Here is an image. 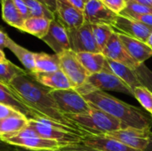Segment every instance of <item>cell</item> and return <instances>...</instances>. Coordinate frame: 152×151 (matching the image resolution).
I'll use <instances>...</instances> for the list:
<instances>
[{
	"label": "cell",
	"mask_w": 152,
	"mask_h": 151,
	"mask_svg": "<svg viewBox=\"0 0 152 151\" xmlns=\"http://www.w3.org/2000/svg\"><path fill=\"white\" fill-rule=\"evenodd\" d=\"M4 142L13 147L32 151L56 150L64 147L62 144L56 141L40 137L36 131L28 125L17 135L6 140Z\"/></svg>",
	"instance_id": "obj_6"
},
{
	"label": "cell",
	"mask_w": 152,
	"mask_h": 151,
	"mask_svg": "<svg viewBox=\"0 0 152 151\" xmlns=\"http://www.w3.org/2000/svg\"><path fill=\"white\" fill-rule=\"evenodd\" d=\"M42 40L57 55L70 50L67 29L56 18L51 20L49 29Z\"/></svg>",
	"instance_id": "obj_14"
},
{
	"label": "cell",
	"mask_w": 152,
	"mask_h": 151,
	"mask_svg": "<svg viewBox=\"0 0 152 151\" xmlns=\"http://www.w3.org/2000/svg\"><path fill=\"white\" fill-rule=\"evenodd\" d=\"M134 2H137L141 4H143V5H146L148 7H151L152 8V0H133Z\"/></svg>",
	"instance_id": "obj_42"
},
{
	"label": "cell",
	"mask_w": 152,
	"mask_h": 151,
	"mask_svg": "<svg viewBox=\"0 0 152 151\" xmlns=\"http://www.w3.org/2000/svg\"><path fill=\"white\" fill-rule=\"evenodd\" d=\"M3 20L10 26L22 30L25 19L18 11L13 0H1Z\"/></svg>",
	"instance_id": "obj_24"
},
{
	"label": "cell",
	"mask_w": 152,
	"mask_h": 151,
	"mask_svg": "<svg viewBox=\"0 0 152 151\" xmlns=\"http://www.w3.org/2000/svg\"><path fill=\"white\" fill-rule=\"evenodd\" d=\"M107 70L116 75L133 91L136 87L142 86L134 72V69L126 65L107 59Z\"/></svg>",
	"instance_id": "obj_22"
},
{
	"label": "cell",
	"mask_w": 152,
	"mask_h": 151,
	"mask_svg": "<svg viewBox=\"0 0 152 151\" xmlns=\"http://www.w3.org/2000/svg\"><path fill=\"white\" fill-rule=\"evenodd\" d=\"M80 143L86 147L101 151H141L132 149L105 134L86 135L83 137Z\"/></svg>",
	"instance_id": "obj_17"
},
{
	"label": "cell",
	"mask_w": 152,
	"mask_h": 151,
	"mask_svg": "<svg viewBox=\"0 0 152 151\" xmlns=\"http://www.w3.org/2000/svg\"><path fill=\"white\" fill-rule=\"evenodd\" d=\"M28 124V119L21 114L0 119V141L4 142L17 135L27 127Z\"/></svg>",
	"instance_id": "obj_19"
},
{
	"label": "cell",
	"mask_w": 152,
	"mask_h": 151,
	"mask_svg": "<svg viewBox=\"0 0 152 151\" xmlns=\"http://www.w3.org/2000/svg\"><path fill=\"white\" fill-rule=\"evenodd\" d=\"M20 113L14 110L11 107H8V106H6L4 104L0 103V119L9 117H12V116H17V115H20Z\"/></svg>",
	"instance_id": "obj_35"
},
{
	"label": "cell",
	"mask_w": 152,
	"mask_h": 151,
	"mask_svg": "<svg viewBox=\"0 0 152 151\" xmlns=\"http://www.w3.org/2000/svg\"><path fill=\"white\" fill-rule=\"evenodd\" d=\"M6 48H8L25 67L26 70L32 73L35 69V53L28 51L21 45L15 43L10 37L6 43Z\"/></svg>",
	"instance_id": "obj_25"
},
{
	"label": "cell",
	"mask_w": 152,
	"mask_h": 151,
	"mask_svg": "<svg viewBox=\"0 0 152 151\" xmlns=\"http://www.w3.org/2000/svg\"><path fill=\"white\" fill-rule=\"evenodd\" d=\"M26 6L28 9L30 17H45L49 20H53L55 18L54 13L48 10L44 4H42L37 0H23Z\"/></svg>",
	"instance_id": "obj_29"
},
{
	"label": "cell",
	"mask_w": 152,
	"mask_h": 151,
	"mask_svg": "<svg viewBox=\"0 0 152 151\" xmlns=\"http://www.w3.org/2000/svg\"><path fill=\"white\" fill-rule=\"evenodd\" d=\"M60 69V61L57 54L35 53V69L32 74L53 73Z\"/></svg>",
	"instance_id": "obj_23"
},
{
	"label": "cell",
	"mask_w": 152,
	"mask_h": 151,
	"mask_svg": "<svg viewBox=\"0 0 152 151\" xmlns=\"http://www.w3.org/2000/svg\"><path fill=\"white\" fill-rule=\"evenodd\" d=\"M10 85L23 99V101L42 117L66 125L83 136L87 135L73 121L64 115L53 98L52 89L39 83L34 75L28 71L14 77Z\"/></svg>",
	"instance_id": "obj_1"
},
{
	"label": "cell",
	"mask_w": 152,
	"mask_h": 151,
	"mask_svg": "<svg viewBox=\"0 0 152 151\" xmlns=\"http://www.w3.org/2000/svg\"><path fill=\"white\" fill-rule=\"evenodd\" d=\"M134 97L137 99L140 104L151 113L152 116V93L143 86H138L134 89Z\"/></svg>",
	"instance_id": "obj_30"
},
{
	"label": "cell",
	"mask_w": 152,
	"mask_h": 151,
	"mask_svg": "<svg viewBox=\"0 0 152 151\" xmlns=\"http://www.w3.org/2000/svg\"><path fill=\"white\" fill-rule=\"evenodd\" d=\"M92 29L95 43L102 53L114 30L111 26L105 24H92Z\"/></svg>",
	"instance_id": "obj_27"
},
{
	"label": "cell",
	"mask_w": 152,
	"mask_h": 151,
	"mask_svg": "<svg viewBox=\"0 0 152 151\" xmlns=\"http://www.w3.org/2000/svg\"><path fill=\"white\" fill-rule=\"evenodd\" d=\"M89 113L85 115L67 116L87 135L107 134L122 128L121 123L111 115L92 106Z\"/></svg>",
	"instance_id": "obj_3"
},
{
	"label": "cell",
	"mask_w": 152,
	"mask_h": 151,
	"mask_svg": "<svg viewBox=\"0 0 152 151\" xmlns=\"http://www.w3.org/2000/svg\"><path fill=\"white\" fill-rule=\"evenodd\" d=\"M0 103L11 107L14 110L26 117L28 120L42 117L40 114L31 109L23 101V99L12 88L10 85H7L0 83Z\"/></svg>",
	"instance_id": "obj_13"
},
{
	"label": "cell",
	"mask_w": 152,
	"mask_h": 151,
	"mask_svg": "<svg viewBox=\"0 0 152 151\" xmlns=\"http://www.w3.org/2000/svg\"><path fill=\"white\" fill-rule=\"evenodd\" d=\"M0 2H1V0H0Z\"/></svg>",
	"instance_id": "obj_50"
},
{
	"label": "cell",
	"mask_w": 152,
	"mask_h": 151,
	"mask_svg": "<svg viewBox=\"0 0 152 151\" xmlns=\"http://www.w3.org/2000/svg\"><path fill=\"white\" fill-rule=\"evenodd\" d=\"M146 44L152 49V33L150 35V36L148 37V39L146 41Z\"/></svg>",
	"instance_id": "obj_46"
},
{
	"label": "cell",
	"mask_w": 152,
	"mask_h": 151,
	"mask_svg": "<svg viewBox=\"0 0 152 151\" xmlns=\"http://www.w3.org/2000/svg\"><path fill=\"white\" fill-rule=\"evenodd\" d=\"M112 28L116 32L122 33L126 36H131L145 43L152 33V27L147 26L136 20L119 14L115 20Z\"/></svg>",
	"instance_id": "obj_12"
},
{
	"label": "cell",
	"mask_w": 152,
	"mask_h": 151,
	"mask_svg": "<svg viewBox=\"0 0 152 151\" xmlns=\"http://www.w3.org/2000/svg\"><path fill=\"white\" fill-rule=\"evenodd\" d=\"M144 151H152V132L150 133V141H149V144L146 148V150Z\"/></svg>",
	"instance_id": "obj_43"
},
{
	"label": "cell",
	"mask_w": 152,
	"mask_h": 151,
	"mask_svg": "<svg viewBox=\"0 0 152 151\" xmlns=\"http://www.w3.org/2000/svg\"><path fill=\"white\" fill-rule=\"evenodd\" d=\"M42 4H44L48 10L55 13L56 12V0H37Z\"/></svg>",
	"instance_id": "obj_38"
},
{
	"label": "cell",
	"mask_w": 152,
	"mask_h": 151,
	"mask_svg": "<svg viewBox=\"0 0 152 151\" xmlns=\"http://www.w3.org/2000/svg\"><path fill=\"white\" fill-rule=\"evenodd\" d=\"M44 151H61V150H44Z\"/></svg>",
	"instance_id": "obj_47"
},
{
	"label": "cell",
	"mask_w": 152,
	"mask_h": 151,
	"mask_svg": "<svg viewBox=\"0 0 152 151\" xmlns=\"http://www.w3.org/2000/svg\"><path fill=\"white\" fill-rule=\"evenodd\" d=\"M151 117H152V116H151Z\"/></svg>",
	"instance_id": "obj_51"
},
{
	"label": "cell",
	"mask_w": 152,
	"mask_h": 151,
	"mask_svg": "<svg viewBox=\"0 0 152 151\" xmlns=\"http://www.w3.org/2000/svg\"><path fill=\"white\" fill-rule=\"evenodd\" d=\"M125 1H126V3H127V2H129V1H130V0H125Z\"/></svg>",
	"instance_id": "obj_48"
},
{
	"label": "cell",
	"mask_w": 152,
	"mask_h": 151,
	"mask_svg": "<svg viewBox=\"0 0 152 151\" xmlns=\"http://www.w3.org/2000/svg\"><path fill=\"white\" fill-rule=\"evenodd\" d=\"M151 132V130L125 128L109 133L105 135H108L132 149L144 151L149 144Z\"/></svg>",
	"instance_id": "obj_10"
},
{
	"label": "cell",
	"mask_w": 152,
	"mask_h": 151,
	"mask_svg": "<svg viewBox=\"0 0 152 151\" xmlns=\"http://www.w3.org/2000/svg\"><path fill=\"white\" fill-rule=\"evenodd\" d=\"M59 56L60 69L67 76L75 89L84 85L89 77L88 72L79 62L77 54L71 50L65 51Z\"/></svg>",
	"instance_id": "obj_8"
},
{
	"label": "cell",
	"mask_w": 152,
	"mask_h": 151,
	"mask_svg": "<svg viewBox=\"0 0 152 151\" xmlns=\"http://www.w3.org/2000/svg\"><path fill=\"white\" fill-rule=\"evenodd\" d=\"M125 17L136 20L147 26L152 27V14H127Z\"/></svg>",
	"instance_id": "obj_34"
},
{
	"label": "cell",
	"mask_w": 152,
	"mask_h": 151,
	"mask_svg": "<svg viewBox=\"0 0 152 151\" xmlns=\"http://www.w3.org/2000/svg\"><path fill=\"white\" fill-rule=\"evenodd\" d=\"M8 38H9V36L0 28V49L5 48Z\"/></svg>",
	"instance_id": "obj_40"
},
{
	"label": "cell",
	"mask_w": 152,
	"mask_h": 151,
	"mask_svg": "<svg viewBox=\"0 0 152 151\" xmlns=\"http://www.w3.org/2000/svg\"><path fill=\"white\" fill-rule=\"evenodd\" d=\"M127 14H152V8L130 0L126 3L125 9L119 13L122 16Z\"/></svg>",
	"instance_id": "obj_32"
},
{
	"label": "cell",
	"mask_w": 152,
	"mask_h": 151,
	"mask_svg": "<svg viewBox=\"0 0 152 151\" xmlns=\"http://www.w3.org/2000/svg\"><path fill=\"white\" fill-rule=\"evenodd\" d=\"M54 16L66 29L77 28L85 23L83 12L73 6L68 0H56Z\"/></svg>",
	"instance_id": "obj_15"
},
{
	"label": "cell",
	"mask_w": 152,
	"mask_h": 151,
	"mask_svg": "<svg viewBox=\"0 0 152 151\" xmlns=\"http://www.w3.org/2000/svg\"><path fill=\"white\" fill-rule=\"evenodd\" d=\"M70 50L78 53H101L94 37L92 24L85 23L77 28L67 29Z\"/></svg>",
	"instance_id": "obj_7"
},
{
	"label": "cell",
	"mask_w": 152,
	"mask_h": 151,
	"mask_svg": "<svg viewBox=\"0 0 152 151\" xmlns=\"http://www.w3.org/2000/svg\"><path fill=\"white\" fill-rule=\"evenodd\" d=\"M102 3L112 12L119 14L126 7V2L125 0H102Z\"/></svg>",
	"instance_id": "obj_33"
},
{
	"label": "cell",
	"mask_w": 152,
	"mask_h": 151,
	"mask_svg": "<svg viewBox=\"0 0 152 151\" xmlns=\"http://www.w3.org/2000/svg\"><path fill=\"white\" fill-rule=\"evenodd\" d=\"M0 83H2V82H1V81H0Z\"/></svg>",
	"instance_id": "obj_49"
},
{
	"label": "cell",
	"mask_w": 152,
	"mask_h": 151,
	"mask_svg": "<svg viewBox=\"0 0 152 151\" xmlns=\"http://www.w3.org/2000/svg\"><path fill=\"white\" fill-rule=\"evenodd\" d=\"M68 2L70 3L76 8H77L78 10L83 12L84 8H85V5H86V0H68Z\"/></svg>",
	"instance_id": "obj_39"
},
{
	"label": "cell",
	"mask_w": 152,
	"mask_h": 151,
	"mask_svg": "<svg viewBox=\"0 0 152 151\" xmlns=\"http://www.w3.org/2000/svg\"><path fill=\"white\" fill-rule=\"evenodd\" d=\"M51 20L45 17H28L24 20L21 31L42 39L47 33L50 27Z\"/></svg>",
	"instance_id": "obj_26"
},
{
	"label": "cell",
	"mask_w": 152,
	"mask_h": 151,
	"mask_svg": "<svg viewBox=\"0 0 152 151\" xmlns=\"http://www.w3.org/2000/svg\"><path fill=\"white\" fill-rule=\"evenodd\" d=\"M76 90L89 104L117 118L121 123V129L151 130L152 120L139 108L124 102L104 91L91 89L86 85Z\"/></svg>",
	"instance_id": "obj_2"
},
{
	"label": "cell",
	"mask_w": 152,
	"mask_h": 151,
	"mask_svg": "<svg viewBox=\"0 0 152 151\" xmlns=\"http://www.w3.org/2000/svg\"><path fill=\"white\" fill-rule=\"evenodd\" d=\"M91 89L101 91H114L134 96V92L121 79L109 70L89 75L86 84Z\"/></svg>",
	"instance_id": "obj_9"
},
{
	"label": "cell",
	"mask_w": 152,
	"mask_h": 151,
	"mask_svg": "<svg viewBox=\"0 0 152 151\" xmlns=\"http://www.w3.org/2000/svg\"><path fill=\"white\" fill-rule=\"evenodd\" d=\"M102 53L106 57V59L121 63L133 69L139 66V64L129 55L115 31L110 37Z\"/></svg>",
	"instance_id": "obj_16"
},
{
	"label": "cell",
	"mask_w": 152,
	"mask_h": 151,
	"mask_svg": "<svg viewBox=\"0 0 152 151\" xmlns=\"http://www.w3.org/2000/svg\"><path fill=\"white\" fill-rule=\"evenodd\" d=\"M26 71L27 70L20 69L8 60L4 62H0V81L9 85L14 77L24 74Z\"/></svg>",
	"instance_id": "obj_28"
},
{
	"label": "cell",
	"mask_w": 152,
	"mask_h": 151,
	"mask_svg": "<svg viewBox=\"0 0 152 151\" xmlns=\"http://www.w3.org/2000/svg\"><path fill=\"white\" fill-rule=\"evenodd\" d=\"M7 61V59H6V57H5L4 53L3 52L2 49H0V62H4V61Z\"/></svg>",
	"instance_id": "obj_44"
},
{
	"label": "cell",
	"mask_w": 152,
	"mask_h": 151,
	"mask_svg": "<svg viewBox=\"0 0 152 151\" xmlns=\"http://www.w3.org/2000/svg\"><path fill=\"white\" fill-rule=\"evenodd\" d=\"M18 11L20 12V13L22 15V17L26 20L27 18L30 17L29 16V12H28V7L26 6L25 3L23 0H13Z\"/></svg>",
	"instance_id": "obj_37"
},
{
	"label": "cell",
	"mask_w": 152,
	"mask_h": 151,
	"mask_svg": "<svg viewBox=\"0 0 152 151\" xmlns=\"http://www.w3.org/2000/svg\"><path fill=\"white\" fill-rule=\"evenodd\" d=\"M28 126L36 131L40 137L56 141L64 147L80 143L84 137L75 130L45 117L28 120Z\"/></svg>",
	"instance_id": "obj_4"
},
{
	"label": "cell",
	"mask_w": 152,
	"mask_h": 151,
	"mask_svg": "<svg viewBox=\"0 0 152 151\" xmlns=\"http://www.w3.org/2000/svg\"><path fill=\"white\" fill-rule=\"evenodd\" d=\"M83 13L85 21L90 24H105L111 27L118 15L109 9L102 0H86Z\"/></svg>",
	"instance_id": "obj_11"
},
{
	"label": "cell",
	"mask_w": 152,
	"mask_h": 151,
	"mask_svg": "<svg viewBox=\"0 0 152 151\" xmlns=\"http://www.w3.org/2000/svg\"><path fill=\"white\" fill-rule=\"evenodd\" d=\"M116 33L118 34L121 43L125 46L129 55L139 65L144 63L148 59L152 57V49L145 42L126 36L119 32Z\"/></svg>",
	"instance_id": "obj_18"
},
{
	"label": "cell",
	"mask_w": 152,
	"mask_h": 151,
	"mask_svg": "<svg viewBox=\"0 0 152 151\" xmlns=\"http://www.w3.org/2000/svg\"><path fill=\"white\" fill-rule=\"evenodd\" d=\"M33 75L39 83L52 90H65L74 88L69 79L61 69L53 73H37Z\"/></svg>",
	"instance_id": "obj_21"
},
{
	"label": "cell",
	"mask_w": 152,
	"mask_h": 151,
	"mask_svg": "<svg viewBox=\"0 0 152 151\" xmlns=\"http://www.w3.org/2000/svg\"><path fill=\"white\" fill-rule=\"evenodd\" d=\"M13 148H14L13 146L9 145L6 142H4L0 141V151L7 150H11V149H13Z\"/></svg>",
	"instance_id": "obj_41"
},
{
	"label": "cell",
	"mask_w": 152,
	"mask_h": 151,
	"mask_svg": "<svg viewBox=\"0 0 152 151\" xmlns=\"http://www.w3.org/2000/svg\"><path fill=\"white\" fill-rule=\"evenodd\" d=\"M60 150L61 151H101L97 150H94L88 147H86L85 145L81 144V143H77V144H73V145H69L66 147L61 148Z\"/></svg>",
	"instance_id": "obj_36"
},
{
	"label": "cell",
	"mask_w": 152,
	"mask_h": 151,
	"mask_svg": "<svg viewBox=\"0 0 152 151\" xmlns=\"http://www.w3.org/2000/svg\"><path fill=\"white\" fill-rule=\"evenodd\" d=\"M76 54L89 75L107 70V59L102 53H78Z\"/></svg>",
	"instance_id": "obj_20"
},
{
	"label": "cell",
	"mask_w": 152,
	"mask_h": 151,
	"mask_svg": "<svg viewBox=\"0 0 152 151\" xmlns=\"http://www.w3.org/2000/svg\"><path fill=\"white\" fill-rule=\"evenodd\" d=\"M3 151H32V150H25V149H21V148L14 147L13 149H11V150H3Z\"/></svg>",
	"instance_id": "obj_45"
},
{
	"label": "cell",
	"mask_w": 152,
	"mask_h": 151,
	"mask_svg": "<svg viewBox=\"0 0 152 151\" xmlns=\"http://www.w3.org/2000/svg\"><path fill=\"white\" fill-rule=\"evenodd\" d=\"M134 72L137 76V78L142 86L148 89L152 93V71L144 64H140L136 69H134Z\"/></svg>",
	"instance_id": "obj_31"
},
{
	"label": "cell",
	"mask_w": 152,
	"mask_h": 151,
	"mask_svg": "<svg viewBox=\"0 0 152 151\" xmlns=\"http://www.w3.org/2000/svg\"><path fill=\"white\" fill-rule=\"evenodd\" d=\"M51 94L60 110L66 116L85 115L91 110L90 104L75 88L52 90Z\"/></svg>",
	"instance_id": "obj_5"
}]
</instances>
